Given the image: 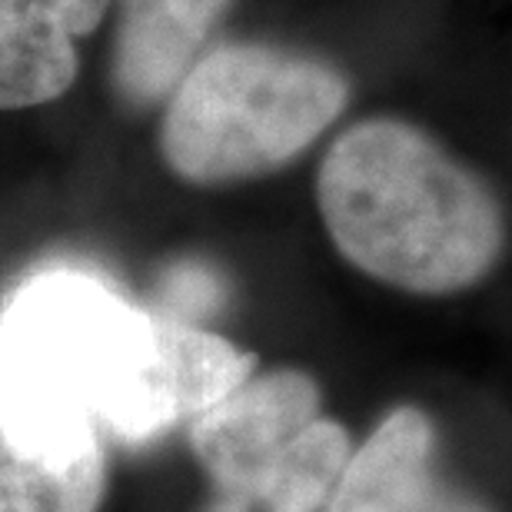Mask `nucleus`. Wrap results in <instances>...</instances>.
I'll return each instance as SVG.
<instances>
[{
    "mask_svg": "<svg viewBox=\"0 0 512 512\" xmlns=\"http://www.w3.org/2000/svg\"><path fill=\"white\" fill-rule=\"evenodd\" d=\"M256 370L227 336L150 313L80 270H44L0 303V396L54 433L167 436Z\"/></svg>",
    "mask_w": 512,
    "mask_h": 512,
    "instance_id": "1",
    "label": "nucleus"
},
{
    "mask_svg": "<svg viewBox=\"0 0 512 512\" xmlns=\"http://www.w3.org/2000/svg\"><path fill=\"white\" fill-rule=\"evenodd\" d=\"M316 207L346 263L416 296L469 290L506 250L489 180L403 117L356 120L326 147Z\"/></svg>",
    "mask_w": 512,
    "mask_h": 512,
    "instance_id": "2",
    "label": "nucleus"
},
{
    "mask_svg": "<svg viewBox=\"0 0 512 512\" xmlns=\"http://www.w3.org/2000/svg\"><path fill=\"white\" fill-rule=\"evenodd\" d=\"M350 77L266 40H223L163 100L157 153L190 187H227L290 167L343 117Z\"/></svg>",
    "mask_w": 512,
    "mask_h": 512,
    "instance_id": "3",
    "label": "nucleus"
},
{
    "mask_svg": "<svg viewBox=\"0 0 512 512\" xmlns=\"http://www.w3.org/2000/svg\"><path fill=\"white\" fill-rule=\"evenodd\" d=\"M320 419V386L303 370L250 373L190 419V446L213 489L276 463Z\"/></svg>",
    "mask_w": 512,
    "mask_h": 512,
    "instance_id": "4",
    "label": "nucleus"
},
{
    "mask_svg": "<svg viewBox=\"0 0 512 512\" xmlns=\"http://www.w3.org/2000/svg\"><path fill=\"white\" fill-rule=\"evenodd\" d=\"M237 0H114L110 87L133 114L163 107Z\"/></svg>",
    "mask_w": 512,
    "mask_h": 512,
    "instance_id": "5",
    "label": "nucleus"
},
{
    "mask_svg": "<svg viewBox=\"0 0 512 512\" xmlns=\"http://www.w3.org/2000/svg\"><path fill=\"white\" fill-rule=\"evenodd\" d=\"M104 476V436L34 426L0 396V512H97Z\"/></svg>",
    "mask_w": 512,
    "mask_h": 512,
    "instance_id": "6",
    "label": "nucleus"
},
{
    "mask_svg": "<svg viewBox=\"0 0 512 512\" xmlns=\"http://www.w3.org/2000/svg\"><path fill=\"white\" fill-rule=\"evenodd\" d=\"M114 0H0V110L54 104L80 74L77 44Z\"/></svg>",
    "mask_w": 512,
    "mask_h": 512,
    "instance_id": "7",
    "label": "nucleus"
},
{
    "mask_svg": "<svg viewBox=\"0 0 512 512\" xmlns=\"http://www.w3.org/2000/svg\"><path fill=\"white\" fill-rule=\"evenodd\" d=\"M436 429L416 406L393 409L373 436L346 456L326 512H406L436 486Z\"/></svg>",
    "mask_w": 512,
    "mask_h": 512,
    "instance_id": "8",
    "label": "nucleus"
},
{
    "mask_svg": "<svg viewBox=\"0 0 512 512\" xmlns=\"http://www.w3.org/2000/svg\"><path fill=\"white\" fill-rule=\"evenodd\" d=\"M346 456V429L320 416L276 463L240 483L217 486V496L203 512H320Z\"/></svg>",
    "mask_w": 512,
    "mask_h": 512,
    "instance_id": "9",
    "label": "nucleus"
},
{
    "mask_svg": "<svg viewBox=\"0 0 512 512\" xmlns=\"http://www.w3.org/2000/svg\"><path fill=\"white\" fill-rule=\"evenodd\" d=\"M406 512H486L479 503H473V499H466L463 493H456V489L443 486L436 479V486L429 489V493L419 499V503H413Z\"/></svg>",
    "mask_w": 512,
    "mask_h": 512,
    "instance_id": "10",
    "label": "nucleus"
}]
</instances>
